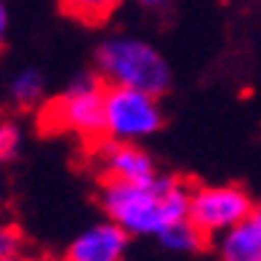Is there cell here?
Segmentation results:
<instances>
[{
	"instance_id": "3957f363",
	"label": "cell",
	"mask_w": 261,
	"mask_h": 261,
	"mask_svg": "<svg viewBox=\"0 0 261 261\" xmlns=\"http://www.w3.org/2000/svg\"><path fill=\"white\" fill-rule=\"evenodd\" d=\"M107 80L99 72H80L69 80L67 91L43 107L40 123L48 130H69L80 139L99 144L107 139V110H104Z\"/></svg>"
},
{
	"instance_id": "52a82bcc",
	"label": "cell",
	"mask_w": 261,
	"mask_h": 261,
	"mask_svg": "<svg viewBox=\"0 0 261 261\" xmlns=\"http://www.w3.org/2000/svg\"><path fill=\"white\" fill-rule=\"evenodd\" d=\"M128 232L115 221H99L83 229L64 251V261H125Z\"/></svg>"
},
{
	"instance_id": "2e32d148",
	"label": "cell",
	"mask_w": 261,
	"mask_h": 261,
	"mask_svg": "<svg viewBox=\"0 0 261 261\" xmlns=\"http://www.w3.org/2000/svg\"><path fill=\"white\" fill-rule=\"evenodd\" d=\"M30 261H56V258H48V256H43V258H30Z\"/></svg>"
},
{
	"instance_id": "7a4b0ae2",
	"label": "cell",
	"mask_w": 261,
	"mask_h": 261,
	"mask_svg": "<svg viewBox=\"0 0 261 261\" xmlns=\"http://www.w3.org/2000/svg\"><path fill=\"white\" fill-rule=\"evenodd\" d=\"M96 72L107 86H125L163 96L171 88V67L149 43L136 38H110L96 48Z\"/></svg>"
},
{
	"instance_id": "e0dca14e",
	"label": "cell",
	"mask_w": 261,
	"mask_h": 261,
	"mask_svg": "<svg viewBox=\"0 0 261 261\" xmlns=\"http://www.w3.org/2000/svg\"><path fill=\"white\" fill-rule=\"evenodd\" d=\"M0 261H6V258H0Z\"/></svg>"
},
{
	"instance_id": "5b68a950",
	"label": "cell",
	"mask_w": 261,
	"mask_h": 261,
	"mask_svg": "<svg viewBox=\"0 0 261 261\" xmlns=\"http://www.w3.org/2000/svg\"><path fill=\"white\" fill-rule=\"evenodd\" d=\"M256 205L243 187H195L189 197V221L205 237H216L240 224Z\"/></svg>"
},
{
	"instance_id": "277c9868",
	"label": "cell",
	"mask_w": 261,
	"mask_h": 261,
	"mask_svg": "<svg viewBox=\"0 0 261 261\" xmlns=\"http://www.w3.org/2000/svg\"><path fill=\"white\" fill-rule=\"evenodd\" d=\"M107 110V139L136 141L152 136L163 128V112L158 96L125 86H107L104 93Z\"/></svg>"
},
{
	"instance_id": "4fadbf2b",
	"label": "cell",
	"mask_w": 261,
	"mask_h": 261,
	"mask_svg": "<svg viewBox=\"0 0 261 261\" xmlns=\"http://www.w3.org/2000/svg\"><path fill=\"white\" fill-rule=\"evenodd\" d=\"M19 144H21L19 128L14 123H8V120H0V165L16 158Z\"/></svg>"
},
{
	"instance_id": "9c48e42d",
	"label": "cell",
	"mask_w": 261,
	"mask_h": 261,
	"mask_svg": "<svg viewBox=\"0 0 261 261\" xmlns=\"http://www.w3.org/2000/svg\"><path fill=\"white\" fill-rule=\"evenodd\" d=\"M158 240L163 243V248H168V251H176V253H195V251H203V248H205L208 237L200 232L189 219H184V221H179V224H171L165 232H160Z\"/></svg>"
},
{
	"instance_id": "ba28073f",
	"label": "cell",
	"mask_w": 261,
	"mask_h": 261,
	"mask_svg": "<svg viewBox=\"0 0 261 261\" xmlns=\"http://www.w3.org/2000/svg\"><path fill=\"white\" fill-rule=\"evenodd\" d=\"M216 245L221 261H261V205L232 229L219 234Z\"/></svg>"
},
{
	"instance_id": "5bb4252c",
	"label": "cell",
	"mask_w": 261,
	"mask_h": 261,
	"mask_svg": "<svg viewBox=\"0 0 261 261\" xmlns=\"http://www.w3.org/2000/svg\"><path fill=\"white\" fill-rule=\"evenodd\" d=\"M6 35H8V8L3 6V0H0V48H3V43H6Z\"/></svg>"
},
{
	"instance_id": "9a60e30c",
	"label": "cell",
	"mask_w": 261,
	"mask_h": 261,
	"mask_svg": "<svg viewBox=\"0 0 261 261\" xmlns=\"http://www.w3.org/2000/svg\"><path fill=\"white\" fill-rule=\"evenodd\" d=\"M139 6H144V8H152V11H158L163 6H168V0H136Z\"/></svg>"
},
{
	"instance_id": "8fae6325",
	"label": "cell",
	"mask_w": 261,
	"mask_h": 261,
	"mask_svg": "<svg viewBox=\"0 0 261 261\" xmlns=\"http://www.w3.org/2000/svg\"><path fill=\"white\" fill-rule=\"evenodd\" d=\"M123 0H59V6L67 16H72L83 24H104L117 8H120Z\"/></svg>"
},
{
	"instance_id": "30bf717a",
	"label": "cell",
	"mask_w": 261,
	"mask_h": 261,
	"mask_svg": "<svg viewBox=\"0 0 261 261\" xmlns=\"http://www.w3.org/2000/svg\"><path fill=\"white\" fill-rule=\"evenodd\" d=\"M45 93V77L40 69L27 67L16 72L11 77V86H8V96L16 107H35Z\"/></svg>"
},
{
	"instance_id": "6da1fadb",
	"label": "cell",
	"mask_w": 261,
	"mask_h": 261,
	"mask_svg": "<svg viewBox=\"0 0 261 261\" xmlns=\"http://www.w3.org/2000/svg\"><path fill=\"white\" fill-rule=\"evenodd\" d=\"M189 189L176 176H155L152 181H115L104 179L99 205L107 219L120 224L128 234L158 237L171 224L189 216Z\"/></svg>"
},
{
	"instance_id": "8992f818",
	"label": "cell",
	"mask_w": 261,
	"mask_h": 261,
	"mask_svg": "<svg viewBox=\"0 0 261 261\" xmlns=\"http://www.w3.org/2000/svg\"><path fill=\"white\" fill-rule=\"evenodd\" d=\"M96 158L104 179L115 181H152L158 176V168L144 149H139L134 141H115L101 139L96 144Z\"/></svg>"
},
{
	"instance_id": "7c38bea8",
	"label": "cell",
	"mask_w": 261,
	"mask_h": 261,
	"mask_svg": "<svg viewBox=\"0 0 261 261\" xmlns=\"http://www.w3.org/2000/svg\"><path fill=\"white\" fill-rule=\"evenodd\" d=\"M21 248H24V243H21L19 229L6 224V221H0V258L16 261L21 256Z\"/></svg>"
}]
</instances>
